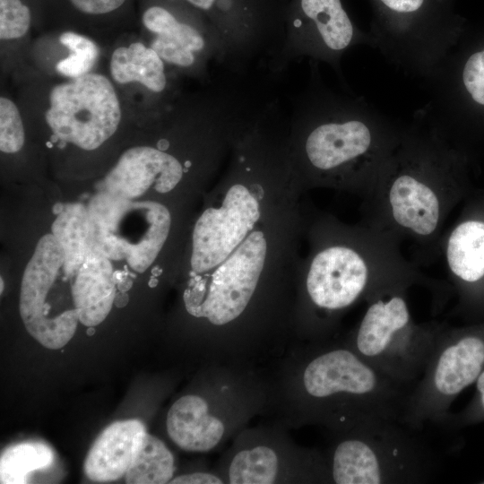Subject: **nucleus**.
Masks as SVG:
<instances>
[{
    "mask_svg": "<svg viewBox=\"0 0 484 484\" xmlns=\"http://www.w3.org/2000/svg\"><path fill=\"white\" fill-rule=\"evenodd\" d=\"M268 373L269 414L290 429L327 436L373 419L400 422L411 386L367 363L343 339L292 341Z\"/></svg>",
    "mask_w": 484,
    "mask_h": 484,
    "instance_id": "1",
    "label": "nucleus"
},
{
    "mask_svg": "<svg viewBox=\"0 0 484 484\" xmlns=\"http://www.w3.org/2000/svg\"><path fill=\"white\" fill-rule=\"evenodd\" d=\"M467 161L458 144L418 111L367 193V223L398 242H440L447 217L472 190Z\"/></svg>",
    "mask_w": 484,
    "mask_h": 484,
    "instance_id": "2",
    "label": "nucleus"
},
{
    "mask_svg": "<svg viewBox=\"0 0 484 484\" xmlns=\"http://www.w3.org/2000/svg\"><path fill=\"white\" fill-rule=\"evenodd\" d=\"M309 65V82L292 111L298 159L317 178L349 182L367 194L404 126L363 97L327 87L318 63Z\"/></svg>",
    "mask_w": 484,
    "mask_h": 484,
    "instance_id": "3",
    "label": "nucleus"
},
{
    "mask_svg": "<svg viewBox=\"0 0 484 484\" xmlns=\"http://www.w3.org/2000/svg\"><path fill=\"white\" fill-rule=\"evenodd\" d=\"M368 226L360 247L333 245L314 256L304 282V313L293 327L294 341L332 339L339 318L358 302L394 286L425 282L401 255L398 241Z\"/></svg>",
    "mask_w": 484,
    "mask_h": 484,
    "instance_id": "4",
    "label": "nucleus"
},
{
    "mask_svg": "<svg viewBox=\"0 0 484 484\" xmlns=\"http://www.w3.org/2000/svg\"><path fill=\"white\" fill-rule=\"evenodd\" d=\"M206 366L202 390L179 396L166 415L169 438L186 452L220 449L270 411L269 376L260 367Z\"/></svg>",
    "mask_w": 484,
    "mask_h": 484,
    "instance_id": "5",
    "label": "nucleus"
},
{
    "mask_svg": "<svg viewBox=\"0 0 484 484\" xmlns=\"http://www.w3.org/2000/svg\"><path fill=\"white\" fill-rule=\"evenodd\" d=\"M328 437L331 484L425 483L438 466L432 448L397 420L373 419Z\"/></svg>",
    "mask_w": 484,
    "mask_h": 484,
    "instance_id": "6",
    "label": "nucleus"
},
{
    "mask_svg": "<svg viewBox=\"0 0 484 484\" xmlns=\"http://www.w3.org/2000/svg\"><path fill=\"white\" fill-rule=\"evenodd\" d=\"M22 98L21 111L39 113L50 131L46 146L68 144L85 151L101 147L118 130L125 105L111 78L91 72L59 82H40Z\"/></svg>",
    "mask_w": 484,
    "mask_h": 484,
    "instance_id": "7",
    "label": "nucleus"
},
{
    "mask_svg": "<svg viewBox=\"0 0 484 484\" xmlns=\"http://www.w3.org/2000/svg\"><path fill=\"white\" fill-rule=\"evenodd\" d=\"M409 287L394 286L371 298L359 324L344 340L377 370L412 387L446 324L415 323L406 298Z\"/></svg>",
    "mask_w": 484,
    "mask_h": 484,
    "instance_id": "8",
    "label": "nucleus"
},
{
    "mask_svg": "<svg viewBox=\"0 0 484 484\" xmlns=\"http://www.w3.org/2000/svg\"><path fill=\"white\" fill-rule=\"evenodd\" d=\"M276 419L247 426L215 468L224 484H331L323 451L298 445Z\"/></svg>",
    "mask_w": 484,
    "mask_h": 484,
    "instance_id": "9",
    "label": "nucleus"
},
{
    "mask_svg": "<svg viewBox=\"0 0 484 484\" xmlns=\"http://www.w3.org/2000/svg\"><path fill=\"white\" fill-rule=\"evenodd\" d=\"M484 369V321L445 324L425 369L408 394L400 422L415 431L427 423L444 425L457 396Z\"/></svg>",
    "mask_w": 484,
    "mask_h": 484,
    "instance_id": "10",
    "label": "nucleus"
},
{
    "mask_svg": "<svg viewBox=\"0 0 484 484\" xmlns=\"http://www.w3.org/2000/svg\"><path fill=\"white\" fill-rule=\"evenodd\" d=\"M90 248L110 261L125 260L143 272L156 259L170 229L169 211L153 201H133L99 192L87 206Z\"/></svg>",
    "mask_w": 484,
    "mask_h": 484,
    "instance_id": "11",
    "label": "nucleus"
},
{
    "mask_svg": "<svg viewBox=\"0 0 484 484\" xmlns=\"http://www.w3.org/2000/svg\"><path fill=\"white\" fill-rule=\"evenodd\" d=\"M73 281L65 269L57 239L53 234L44 235L25 267L19 310L27 332L49 350L66 345L80 322Z\"/></svg>",
    "mask_w": 484,
    "mask_h": 484,
    "instance_id": "12",
    "label": "nucleus"
},
{
    "mask_svg": "<svg viewBox=\"0 0 484 484\" xmlns=\"http://www.w3.org/2000/svg\"><path fill=\"white\" fill-rule=\"evenodd\" d=\"M359 45L372 47L371 36L356 28L341 0H292L284 10L281 44L268 67L279 74L307 57L339 73L343 56Z\"/></svg>",
    "mask_w": 484,
    "mask_h": 484,
    "instance_id": "13",
    "label": "nucleus"
},
{
    "mask_svg": "<svg viewBox=\"0 0 484 484\" xmlns=\"http://www.w3.org/2000/svg\"><path fill=\"white\" fill-rule=\"evenodd\" d=\"M139 20L151 47L177 75L209 80L212 61L224 65L219 36L183 0H138Z\"/></svg>",
    "mask_w": 484,
    "mask_h": 484,
    "instance_id": "14",
    "label": "nucleus"
},
{
    "mask_svg": "<svg viewBox=\"0 0 484 484\" xmlns=\"http://www.w3.org/2000/svg\"><path fill=\"white\" fill-rule=\"evenodd\" d=\"M200 13L219 36L224 65L241 73L257 58L275 56L283 36L284 10L272 0H183Z\"/></svg>",
    "mask_w": 484,
    "mask_h": 484,
    "instance_id": "15",
    "label": "nucleus"
},
{
    "mask_svg": "<svg viewBox=\"0 0 484 484\" xmlns=\"http://www.w3.org/2000/svg\"><path fill=\"white\" fill-rule=\"evenodd\" d=\"M459 218L442 239L449 279L457 296L453 315L484 321V190H471Z\"/></svg>",
    "mask_w": 484,
    "mask_h": 484,
    "instance_id": "16",
    "label": "nucleus"
},
{
    "mask_svg": "<svg viewBox=\"0 0 484 484\" xmlns=\"http://www.w3.org/2000/svg\"><path fill=\"white\" fill-rule=\"evenodd\" d=\"M260 218L257 198L244 184L232 185L220 208H208L193 232L190 277L213 270L252 232Z\"/></svg>",
    "mask_w": 484,
    "mask_h": 484,
    "instance_id": "17",
    "label": "nucleus"
},
{
    "mask_svg": "<svg viewBox=\"0 0 484 484\" xmlns=\"http://www.w3.org/2000/svg\"><path fill=\"white\" fill-rule=\"evenodd\" d=\"M156 145H138L125 150L99 184V189L110 194L134 199L153 188L159 193L174 189L192 167V160L182 161L177 154Z\"/></svg>",
    "mask_w": 484,
    "mask_h": 484,
    "instance_id": "18",
    "label": "nucleus"
},
{
    "mask_svg": "<svg viewBox=\"0 0 484 484\" xmlns=\"http://www.w3.org/2000/svg\"><path fill=\"white\" fill-rule=\"evenodd\" d=\"M177 74L159 54L143 41L117 47L109 58V77L117 85L137 83L147 92L151 107L181 93Z\"/></svg>",
    "mask_w": 484,
    "mask_h": 484,
    "instance_id": "19",
    "label": "nucleus"
},
{
    "mask_svg": "<svg viewBox=\"0 0 484 484\" xmlns=\"http://www.w3.org/2000/svg\"><path fill=\"white\" fill-rule=\"evenodd\" d=\"M46 22L60 29L101 30L125 27L136 17L138 0H42Z\"/></svg>",
    "mask_w": 484,
    "mask_h": 484,
    "instance_id": "20",
    "label": "nucleus"
},
{
    "mask_svg": "<svg viewBox=\"0 0 484 484\" xmlns=\"http://www.w3.org/2000/svg\"><path fill=\"white\" fill-rule=\"evenodd\" d=\"M144 429V424L135 419L116 421L108 426L85 458V475L95 482L121 479L132 462L135 436Z\"/></svg>",
    "mask_w": 484,
    "mask_h": 484,
    "instance_id": "21",
    "label": "nucleus"
},
{
    "mask_svg": "<svg viewBox=\"0 0 484 484\" xmlns=\"http://www.w3.org/2000/svg\"><path fill=\"white\" fill-rule=\"evenodd\" d=\"M117 289L110 260L90 248L73 281L80 323L87 327L102 323L114 304Z\"/></svg>",
    "mask_w": 484,
    "mask_h": 484,
    "instance_id": "22",
    "label": "nucleus"
},
{
    "mask_svg": "<svg viewBox=\"0 0 484 484\" xmlns=\"http://www.w3.org/2000/svg\"><path fill=\"white\" fill-rule=\"evenodd\" d=\"M175 472V458L165 443L146 429L140 431L134 439L133 459L125 473V482L169 483Z\"/></svg>",
    "mask_w": 484,
    "mask_h": 484,
    "instance_id": "23",
    "label": "nucleus"
},
{
    "mask_svg": "<svg viewBox=\"0 0 484 484\" xmlns=\"http://www.w3.org/2000/svg\"><path fill=\"white\" fill-rule=\"evenodd\" d=\"M52 234L64 251L66 272L75 277L90 249L87 207L80 203L65 204L52 224Z\"/></svg>",
    "mask_w": 484,
    "mask_h": 484,
    "instance_id": "24",
    "label": "nucleus"
},
{
    "mask_svg": "<svg viewBox=\"0 0 484 484\" xmlns=\"http://www.w3.org/2000/svg\"><path fill=\"white\" fill-rule=\"evenodd\" d=\"M55 453L52 448L39 441L21 442L8 446L0 459V482L2 484H23L36 471L53 465Z\"/></svg>",
    "mask_w": 484,
    "mask_h": 484,
    "instance_id": "25",
    "label": "nucleus"
},
{
    "mask_svg": "<svg viewBox=\"0 0 484 484\" xmlns=\"http://www.w3.org/2000/svg\"><path fill=\"white\" fill-rule=\"evenodd\" d=\"M57 40L67 50V55L54 65L57 75L77 78L93 72L99 56V46L93 39L82 32L63 30L57 35Z\"/></svg>",
    "mask_w": 484,
    "mask_h": 484,
    "instance_id": "26",
    "label": "nucleus"
},
{
    "mask_svg": "<svg viewBox=\"0 0 484 484\" xmlns=\"http://www.w3.org/2000/svg\"><path fill=\"white\" fill-rule=\"evenodd\" d=\"M44 22L42 0H0L1 42L24 39L34 25Z\"/></svg>",
    "mask_w": 484,
    "mask_h": 484,
    "instance_id": "27",
    "label": "nucleus"
},
{
    "mask_svg": "<svg viewBox=\"0 0 484 484\" xmlns=\"http://www.w3.org/2000/svg\"><path fill=\"white\" fill-rule=\"evenodd\" d=\"M25 143L24 119L20 107L10 98L0 97V150L20 151Z\"/></svg>",
    "mask_w": 484,
    "mask_h": 484,
    "instance_id": "28",
    "label": "nucleus"
},
{
    "mask_svg": "<svg viewBox=\"0 0 484 484\" xmlns=\"http://www.w3.org/2000/svg\"><path fill=\"white\" fill-rule=\"evenodd\" d=\"M476 391L466 407L457 413H450L443 426L462 428L484 421V369L477 378Z\"/></svg>",
    "mask_w": 484,
    "mask_h": 484,
    "instance_id": "29",
    "label": "nucleus"
},
{
    "mask_svg": "<svg viewBox=\"0 0 484 484\" xmlns=\"http://www.w3.org/2000/svg\"><path fill=\"white\" fill-rule=\"evenodd\" d=\"M171 484H224L220 475L213 471H199L174 476Z\"/></svg>",
    "mask_w": 484,
    "mask_h": 484,
    "instance_id": "30",
    "label": "nucleus"
},
{
    "mask_svg": "<svg viewBox=\"0 0 484 484\" xmlns=\"http://www.w3.org/2000/svg\"><path fill=\"white\" fill-rule=\"evenodd\" d=\"M128 301H129V297H128L126 292H123V291L117 292L116 297H115V300H114V304L117 307H125L127 305Z\"/></svg>",
    "mask_w": 484,
    "mask_h": 484,
    "instance_id": "31",
    "label": "nucleus"
},
{
    "mask_svg": "<svg viewBox=\"0 0 484 484\" xmlns=\"http://www.w3.org/2000/svg\"><path fill=\"white\" fill-rule=\"evenodd\" d=\"M133 286V281L127 276L117 284L118 291L126 292Z\"/></svg>",
    "mask_w": 484,
    "mask_h": 484,
    "instance_id": "32",
    "label": "nucleus"
},
{
    "mask_svg": "<svg viewBox=\"0 0 484 484\" xmlns=\"http://www.w3.org/2000/svg\"><path fill=\"white\" fill-rule=\"evenodd\" d=\"M65 208V204L64 203H56V204H54L53 206V213L56 214V215H58L59 213H61L63 212Z\"/></svg>",
    "mask_w": 484,
    "mask_h": 484,
    "instance_id": "33",
    "label": "nucleus"
},
{
    "mask_svg": "<svg viewBox=\"0 0 484 484\" xmlns=\"http://www.w3.org/2000/svg\"><path fill=\"white\" fill-rule=\"evenodd\" d=\"M157 284H158V280L156 278H154V277H151V279H150V281L148 282L149 287L154 288V287L157 286Z\"/></svg>",
    "mask_w": 484,
    "mask_h": 484,
    "instance_id": "34",
    "label": "nucleus"
},
{
    "mask_svg": "<svg viewBox=\"0 0 484 484\" xmlns=\"http://www.w3.org/2000/svg\"><path fill=\"white\" fill-rule=\"evenodd\" d=\"M95 329H94V326H90L86 332L87 335H93L95 333Z\"/></svg>",
    "mask_w": 484,
    "mask_h": 484,
    "instance_id": "35",
    "label": "nucleus"
},
{
    "mask_svg": "<svg viewBox=\"0 0 484 484\" xmlns=\"http://www.w3.org/2000/svg\"><path fill=\"white\" fill-rule=\"evenodd\" d=\"M160 272H161V270H160L158 267H155V268L152 269V274H153L154 276L160 275Z\"/></svg>",
    "mask_w": 484,
    "mask_h": 484,
    "instance_id": "36",
    "label": "nucleus"
},
{
    "mask_svg": "<svg viewBox=\"0 0 484 484\" xmlns=\"http://www.w3.org/2000/svg\"><path fill=\"white\" fill-rule=\"evenodd\" d=\"M0 282H1V285H0V291H1V293H3L4 288V280H3L2 277H1V279H0Z\"/></svg>",
    "mask_w": 484,
    "mask_h": 484,
    "instance_id": "37",
    "label": "nucleus"
}]
</instances>
